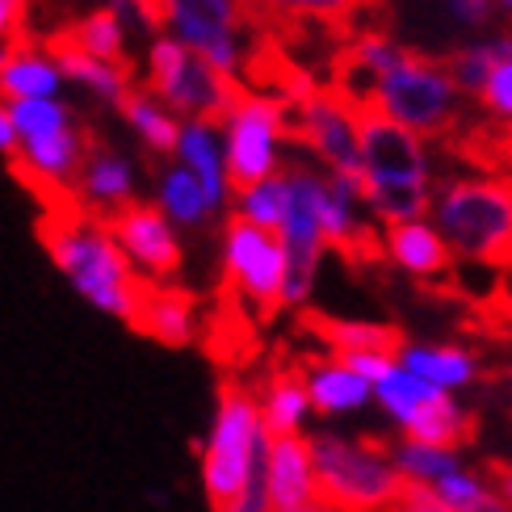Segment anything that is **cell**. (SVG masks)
Instances as JSON below:
<instances>
[{
	"label": "cell",
	"instance_id": "obj_1",
	"mask_svg": "<svg viewBox=\"0 0 512 512\" xmlns=\"http://www.w3.org/2000/svg\"><path fill=\"white\" fill-rule=\"evenodd\" d=\"M38 231H42V248H47L51 265L68 277V286L84 303L110 319H122V324H135L147 282L131 269L118 240L110 236V227L93 210L59 206L55 215L42 219Z\"/></svg>",
	"mask_w": 512,
	"mask_h": 512
},
{
	"label": "cell",
	"instance_id": "obj_2",
	"mask_svg": "<svg viewBox=\"0 0 512 512\" xmlns=\"http://www.w3.org/2000/svg\"><path fill=\"white\" fill-rule=\"evenodd\" d=\"M357 185L378 223L429 215L437 185L429 139L374 105H357Z\"/></svg>",
	"mask_w": 512,
	"mask_h": 512
},
{
	"label": "cell",
	"instance_id": "obj_3",
	"mask_svg": "<svg viewBox=\"0 0 512 512\" xmlns=\"http://www.w3.org/2000/svg\"><path fill=\"white\" fill-rule=\"evenodd\" d=\"M429 219L450 244L454 265L508 269L512 265V181L508 177H450L433 185Z\"/></svg>",
	"mask_w": 512,
	"mask_h": 512
},
{
	"label": "cell",
	"instance_id": "obj_4",
	"mask_svg": "<svg viewBox=\"0 0 512 512\" xmlns=\"http://www.w3.org/2000/svg\"><path fill=\"white\" fill-rule=\"evenodd\" d=\"M269 429L256 412V395L236 382H223L215 399V416L198 445V479L210 512H223L240 500L248 483L261 479Z\"/></svg>",
	"mask_w": 512,
	"mask_h": 512
},
{
	"label": "cell",
	"instance_id": "obj_5",
	"mask_svg": "<svg viewBox=\"0 0 512 512\" xmlns=\"http://www.w3.org/2000/svg\"><path fill=\"white\" fill-rule=\"evenodd\" d=\"M110 9L122 21L135 17L143 26L173 34L219 72L236 80L244 76V59L252 51L244 38L256 26L244 0H110Z\"/></svg>",
	"mask_w": 512,
	"mask_h": 512
},
{
	"label": "cell",
	"instance_id": "obj_6",
	"mask_svg": "<svg viewBox=\"0 0 512 512\" xmlns=\"http://www.w3.org/2000/svg\"><path fill=\"white\" fill-rule=\"evenodd\" d=\"M5 105L17 131V152L9 168L34 189L72 194L84 152H89V135H84L76 114L59 97H21Z\"/></svg>",
	"mask_w": 512,
	"mask_h": 512
},
{
	"label": "cell",
	"instance_id": "obj_7",
	"mask_svg": "<svg viewBox=\"0 0 512 512\" xmlns=\"http://www.w3.org/2000/svg\"><path fill=\"white\" fill-rule=\"evenodd\" d=\"M307 454L319 496L336 512H378L403 487L391 450L378 441L340 429H315L307 433Z\"/></svg>",
	"mask_w": 512,
	"mask_h": 512
},
{
	"label": "cell",
	"instance_id": "obj_8",
	"mask_svg": "<svg viewBox=\"0 0 512 512\" xmlns=\"http://www.w3.org/2000/svg\"><path fill=\"white\" fill-rule=\"evenodd\" d=\"M361 105H374V110L403 122L408 131L424 139L450 135L462 118V93L450 80V72H445V63L424 51H408V47L370 84Z\"/></svg>",
	"mask_w": 512,
	"mask_h": 512
},
{
	"label": "cell",
	"instance_id": "obj_9",
	"mask_svg": "<svg viewBox=\"0 0 512 512\" xmlns=\"http://www.w3.org/2000/svg\"><path fill=\"white\" fill-rule=\"evenodd\" d=\"M219 139H223V164L231 189L273 177L286 164L290 101L273 93H252L240 84V93L231 97L227 114L219 118Z\"/></svg>",
	"mask_w": 512,
	"mask_h": 512
},
{
	"label": "cell",
	"instance_id": "obj_10",
	"mask_svg": "<svg viewBox=\"0 0 512 512\" xmlns=\"http://www.w3.org/2000/svg\"><path fill=\"white\" fill-rule=\"evenodd\" d=\"M374 408L391 420V429L399 437L412 441H433V445H454L462 450L471 441L475 420L462 408V399L433 387V382L416 378L412 370H403L391 357V366L382 370L374 382Z\"/></svg>",
	"mask_w": 512,
	"mask_h": 512
},
{
	"label": "cell",
	"instance_id": "obj_11",
	"mask_svg": "<svg viewBox=\"0 0 512 512\" xmlns=\"http://www.w3.org/2000/svg\"><path fill=\"white\" fill-rule=\"evenodd\" d=\"M152 97H160L177 118H206L219 122L227 114L231 97L240 93V80L219 72L198 51H189L173 34H160L147 47V84Z\"/></svg>",
	"mask_w": 512,
	"mask_h": 512
},
{
	"label": "cell",
	"instance_id": "obj_12",
	"mask_svg": "<svg viewBox=\"0 0 512 512\" xmlns=\"http://www.w3.org/2000/svg\"><path fill=\"white\" fill-rule=\"evenodd\" d=\"M223 277L244 307L261 311V319H269V311H282L286 248L277 231L231 215L223 223Z\"/></svg>",
	"mask_w": 512,
	"mask_h": 512
},
{
	"label": "cell",
	"instance_id": "obj_13",
	"mask_svg": "<svg viewBox=\"0 0 512 512\" xmlns=\"http://www.w3.org/2000/svg\"><path fill=\"white\" fill-rule=\"evenodd\" d=\"M290 139L328 168L357 177V101L340 89H307L290 105Z\"/></svg>",
	"mask_w": 512,
	"mask_h": 512
},
{
	"label": "cell",
	"instance_id": "obj_14",
	"mask_svg": "<svg viewBox=\"0 0 512 512\" xmlns=\"http://www.w3.org/2000/svg\"><path fill=\"white\" fill-rule=\"evenodd\" d=\"M105 227L143 282H173L181 273V231L160 215L156 202H126L114 215H105Z\"/></svg>",
	"mask_w": 512,
	"mask_h": 512
},
{
	"label": "cell",
	"instance_id": "obj_15",
	"mask_svg": "<svg viewBox=\"0 0 512 512\" xmlns=\"http://www.w3.org/2000/svg\"><path fill=\"white\" fill-rule=\"evenodd\" d=\"M261 479H265L269 512H294L319 500L311 454H307V433H277V437L269 433Z\"/></svg>",
	"mask_w": 512,
	"mask_h": 512
},
{
	"label": "cell",
	"instance_id": "obj_16",
	"mask_svg": "<svg viewBox=\"0 0 512 512\" xmlns=\"http://www.w3.org/2000/svg\"><path fill=\"white\" fill-rule=\"evenodd\" d=\"M382 256L399 269L416 277V282H433V277L454 273V252L450 244L441 240V231L433 227L429 215L420 219H395V223H382V240H378Z\"/></svg>",
	"mask_w": 512,
	"mask_h": 512
},
{
	"label": "cell",
	"instance_id": "obj_17",
	"mask_svg": "<svg viewBox=\"0 0 512 512\" xmlns=\"http://www.w3.org/2000/svg\"><path fill=\"white\" fill-rule=\"evenodd\" d=\"M303 387L311 399V412L319 420H345V416H361L366 408H374V387L370 378H361L340 353L307 361L303 370Z\"/></svg>",
	"mask_w": 512,
	"mask_h": 512
},
{
	"label": "cell",
	"instance_id": "obj_18",
	"mask_svg": "<svg viewBox=\"0 0 512 512\" xmlns=\"http://www.w3.org/2000/svg\"><path fill=\"white\" fill-rule=\"evenodd\" d=\"M395 361L403 370H412L416 378L433 382V387L450 391V395H462L471 391L479 382V357L458 345V340H403L395 345Z\"/></svg>",
	"mask_w": 512,
	"mask_h": 512
},
{
	"label": "cell",
	"instance_id": "obj_19",
	"mask_svg": "<svg viewBox=\"0 0 512 512\" xmlns=\"http://www.w3.org/2000/svg\"><path fill=\"white\" fill-rule=\"evenodd\" d=\"M173 160L198 177L202 194L215 215L231 206V181H227V164H223V139H219V122L206 118H181V135L173 147Z\"/></svg>",
	"mask_w": 512,
	"mask_h": 512
},
{
	"label": "cell",
	"instance_id": "obj_20",
	"mask_svg": "<svg viewBox=\"0 0 512 512\" xmlns=\"http://www.w3.org/2000/svg\"><path fill=\"white\" fill-rule=\"evenodd\" d=\"M319 231L324 244L336 252H353L370 240V210L361 198V185L349 173H328L319 181Z\"/></svg>",
	"mask_w": 512,
	"mask_h": 512
},
{
	"label": "cell",
	"instance_id": "obj_21",
	"mask_svg": "<svg viewBox=\"0 0 512 512\" xmlns=\"http://www.w3.org/2000/svg\"><path fill=\"white\" fill-rule=\"evenodd\" d=\"M135 185H139V177H135L131 160H126L122 152H114V147H93L89 143L72 194L84 210H93V215H114L118 206L135 202Z\"/></svg>",
	"mask_w": 512,
	"mask_h": 512
},
{
	"label": "cell",
	"instance_id": "obj_22",
	"mask_svg": "<svg viewBox=\"0 0 512 512\" xmlns=\"http://www.w3.org/2000/svg\"><path fill=\"white\" fill-rule=\"evenodd\" d=\"M131 328H139L143 336L160 340L168 349H185V345H194V336H198V303L177 286L147 282Z\"/></svg>",
	"mask_w": 512,
	"mask_h": 512
},
{
	"label": "cell",
	"instance_id": "obj_23",
	"mask_svg": "<svg viewBox=\"0 0 512 512\" xmlns=\"http://www.w3.org/2000/svg\"><path fill=\"white\" fill-rule=\"evenodd\" d=\"M59 89H63V76L47 47H38L26 34H17L0 47V101L59 97Z\"/></svg>",
	"mask_w": 512,
	"mask_h": 512
},
{
	"label": "cell",
	"instance_id": "obj_24",
	"mask_svg": "<svg viewBox=\"0 0 512 512\" xmlns=\"http://www.w3.org/2000/svg\"><path fill=\"white\" fill-rule=\"evenodd\" d=\"M47 51L55 59V68L63 80H72L80 84L84 93H93L97 101L105 105H118L126 97V89L135 84V72H131V63H110V59H97L89 51H80L72 38H63V34H51L47 38Z\"/></svg>",
	"mask_w": 512,
	"mask_h": 512
},
{
	"label": "cell",
	"instance_id": "obj_25",
	"mask_svg": "<svg viewBox=\"0 0 512 512\" xmlns=\"http://www.w3.org/2000/svg\"><path fill=\"white\" fill-rule=\"evenodd\" d=\"M256 412H261L265 429L277 437V433H307L311 429V399H307V387H303V374L294 370H277L269 374V382L256 395Z\"/></svg>",
	"mask_w": 512,
	"mask_h": 512
},
{
	"label": "cell",
	"instance_id": "obj_26",
	"mask_svg": "<svg viewBox=\"0 0 512 512\" xmlns=\"http://www.w3.org/2000/svg\"><path fill=\"white\" fill-rule=\"evenodd\" d=\"M118 110L126 118V126L135 131V139L147 147L152 156H173L177 135H181V118L168 110L160 97H152L147 89H126V97L118 101Z\"/></svg>",
	"mask_w": 512,
	"mask_h": 512
},
{
	"label": "cell",
	"instance_id": "obj_27",
	"mask_svg": "<svg viewBox=\"0 0 512 512\" xmlns=\"http://www.w3.org/2000/svg\"><path fill=\"white\" fill-rule=\"evenodd\" d=\"M156 206H160V215L173 223L177 231H194V227H206L210 219H215V210H210L198 177L189 173V168H181V164H168L160 173V181H156Z\"/></svg>",
	"mask_w": 512,
	"mask_h": 512
},
{
	"label": "cell",
	"instance_id": "obj_28",
	"mask_svg": "<svg viewBox=\"0 0 512 512\" xmlns=\"http://www.w3.org/2000/svg\"><path fill=\"white\" fill-rule=\"evenodd\" d=\"M433 492L454 512H512V504L500 492V483L487 471H479V466H471L466 458L454 462L450 471L433 483Z\"/></svg>",
	"mask_w": 512,
	"mask_h": 512
},
{
	"label": "cell",
	"instance_id": "obj_29",
	"mask_svg": "<svg viewBox=\"0 0 512 512\" xmlns=\"http://www.w3.org/2000/svg\"><path fill=\"white\" fill-rule=\"evenodd\" d=\"M63 38H72L80 51H89L97 59H110V63H131L126 59V21L105 5V9H93L84 13L80 21H72V26L59 30Z\"/></svg>",
	"mask_w": 512,
	"mask_h": 512
},
{
	"label": "cell",
	"instance_id": "obj_30",
	"mask_svg": "<svg viewBox=\"0 0 512 512\" xmlns=\"http://www.w3.org/2000/svg\"><path fill=\"white\" fill-rule=\"evenodd\" d=\"M391 462L403 483H420V487H433L454 462H462V450L454 445H433V441H412V437H399V445H391Z\"/></svg>",
	"mask_w": 512,
	"mask_h": 512
},
{
	"label": "cell",
	"instance_id": "obj_31",
	"mask_svg": "<svg viewBox=\"0 0 512 512\" xmlns=\"http://www.w3.org/2000/svg\"><path fill=\"white\" fill-rule=\"evenodd\" d=\"M282 210H286V168H277L273 177H261L244 189H231V215H240L256 227L277 231Z\"/></svg>",
	"mask_w": 512,
	"mask_h": 512
},
{
	"label": "cell",
	"instance_id": "obj_32",
	"mask_svg": "<svg viewBox=\"0 0 512 512\" xmlns=\"http://www.w3.org/2000/svg\"><path fill=\"white\" fill-rule=\"evenodd\" d=\"M315 328L324 332L332 353H357V349L395 353V345H399V328L378 324V319H319Z\"/></svg>",
	"mask_w": 512,
	"mask_h": 512
},
{
	"label": "cell",
	"instance_id": "obj_33",
	"mask_svg": "<svg viewBox=\"0 0 512 512\" xmlns=\"http://www.w3.org/2000/svg\"><path fill=\"white\" fill-rule=\"evenodd\" d=\"M256 21H349L366 0H244Z\"/></svg>",
	"mask_w": 512,
	"mask_h": 512
},
{
	"label": "cell",
	"instance_id": "obj_34",
	"mask_svg": "<svg viewBox=\"0 0 512 512\" xmlns=\"http://www.w3.org/2000/svg\"><path fill=\"white\" fill-rule=\"evenodd\" d=\"M475 101L492 114L500 126H512V47L496 55V63L487 68L483 89L475 93Z\"/></svg>",
	"mask_w": 512,
	"mask_h": 512
},
{
	"label": "cell",
	"instance_id": "obj_35",
	"mask_svg": "<svg viewBox=\"0 0 512 512\" xmlns=\"http://www.w3.org/2000/svg\"><path fill=\"white\" fill-rule=\"evenodd\" d=\"M378 512H454L450 504H445L433 487H420V483H403L399 492L382 504Z\"/></svg>",
	"mask_w": 512,
	"mask_h": 512
},
{
	"label": "cell",
	"instance_id": "obj_36",
	"mask_svg": "<svg viewBox=\"0 0 512 512\" xmlns=\"http://www.w3.org/2000/svg\"><path fill=\"white\" fill-rule=\"evenodd\" d=\"M26 9H30V0H0V42L21 34V26H26Z\"/></svg>",
	"mask_w": 512,
	"mask_h": 512
},
{
	"label": "cell",
	"instance_id": "obj_37",
	"mask_svg": "<svg viewBox=\"0 0 512 512\" xmlns=\"http://www.w3.org/2000/svg\"><path fill=\"white\" fill-rule=\"evenodd\" d=\"M17 152V131H13V118H9V105L0 101V156L13 160Z\"/></svg>",
	"mask_w": 512,
	"mask_h": 512
},
{
	"label": "cell",
	"instance_id": "obj_38",
	"mask_svg": "<svg viewBox=\"0 0 512 512\" xmlns=\"http://www.w3.org/2000/svg\"><path fill=\"white\" fill-rule=\"evenodd\" d=\"M500 492H504V500L512 504V471H500Z\"/></svg>",
	"mask_w": 512,
	"mask_h": 512
},
{
	"label": "cell",
	"instance_id": "obj_39",
	"mask_svg": "<svg viewBox=\"0 0 512 512\" xmlns=\"http://www.w3.org/2000/svg\"><path fill=\"white\" fill-rule=\"evenodd\" d=\"M508 152H512V126H508Z\"/></svg>",
	"mask_w": 512,
	"mask_h": 512
},
{
	"label": "cell",
	"instance_id": "obj_40",
	"mask_svg": "<svg viewBox=\"0 0 512 512\" xmlns=\"http://www.w3.org/2000/svg\"><path fill=\"white\" fill-rule=\"evenodd\" d=\"M504 5H508V9H512V0H504Z\"/></svg>",
	"mask_w": 512,
	"mask_h": 512
}]
</instances>
